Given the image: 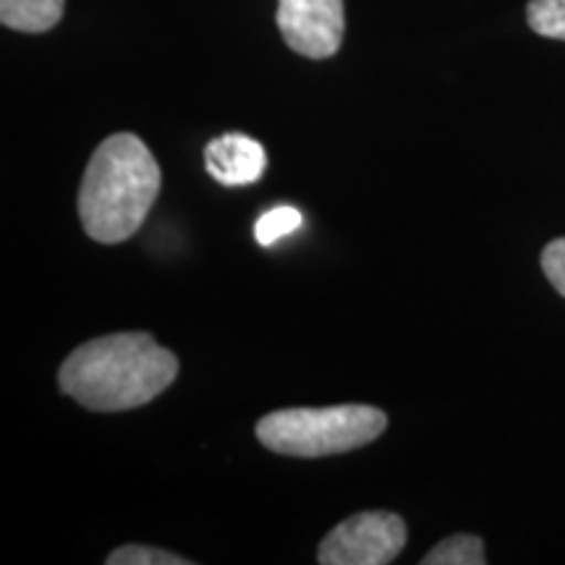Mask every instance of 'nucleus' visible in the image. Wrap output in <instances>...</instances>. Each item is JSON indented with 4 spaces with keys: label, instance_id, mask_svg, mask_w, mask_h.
Wrapping results in <instances>:
<instances>
[{
    "label": "nucleus",
    "instance_id": "obj_7",
    "mask_svg": "<svg viewBox=\"0 0 565 565\" xmlns=\"http://www.w3.org/2000/svg\"><path fill=\"white\" fill-rule=\"evenodd\" d=\"M66 0H0V21L17 32H47L58 24Z\"/></svg>",
    "mask_w": 565,
    "mask_h": 565
},
{
    "label": "nucleus",
    "instance_id": "obj_3",
    "mask_svg": "<svg viewBox=\"0 0 565 565\" xmlns=\"http://www.w3.org/2000/svg\"><path fill=\"white\" fill-rule=\"evenodd\" d=\"M385 429L387 416L364 404L280 408L257 422V440L280 456L322 458L370 445Z\"/></svg>",
    "mask_w": 565,
    "mask_h": 565
},
{
    "label": "nucleus",
    "instance_id": "obj_10",
    "mask_svg": "<svg viewBox=\"0 0 565 565\" xmlns=\"http://www.w3.org/2000/svg\"><path fill=\"white\" fill-rule=\"evenodd\" d=\"M526 21L542 38L565 42V0H529Z\"/></svg>",
    "mask_w": 565,
    "mask_h": 565
},
{
    "label": "nucleus",
    "instance_id": "obj_5",
    "mask_svg": "<svg viewBox=\"0 0 565 565\" xmlns=\"http://www.w3.org/2000/svg\"><path fill=\"white\" fill-rule=\"evenodd\" d=\"M278 30L303 58L324 61L341 51L345 34L343 0H278Z\"/></svg>",
    "mask_w": 565,
    "mask_h": 565
},
{
    "label": "nucleus",
    "instance_id": "obj_1",
    "mask_svg": "<svg viewBox=\"0 0 565 565\" xmlns=\"http://www.w3.org/2000/svg\"><path fill=\"white\" fill-rule=\"evenodd\" d=\"M175 377L179 359L150 333H116L74 349L58 385L89 412H129L166 393Z\"/></svg>",
    "mask_w": 565,
    "mask_h": 565
},
{
    "label": "nucleus",
    "instance_id": "obj_8",
    "mask_svg": "<svg viewBox=\"0 0 565 565\" xmlns=\"http://www.w3.org/2000/svg\"><path fill=\"white\" fill-rule=\"evenodd\" d=\"M484 542L475 534H454L448 540L437 542L427 555L422 557V565H484Z\"/></svg>",
    "mask_w": 565,
    "mask_h": 565
},
{
    "label": "nucleus",
    "instance_id": "obj_9",
    "mask_svg": "<svg viewBox=\"0 0 565 565\" xmlns=\"http://www.w3.org/2000/svg\"><path fill=\"white\" fill-rule=\"evenodd\" d=\"M303 223V215L296 207H288V204H280V207L267 210L263 217H259L257 225H254V236L263 246H273L278 238L291 236L294 231H299Z\"/></svg>",
    "mask_w": 565,
    "mask_h": 565
},
{
    "label": "nucleus",
    "instance_id": "obj_2",
    "mask_svg": "<svg viewBox=\"0 0 565 565\" xmlns=\"http://www.w3.org/2000/svg\"><path fill=\"white\" fill-rule=\"evenodd\" d=\"M162 186L160 166L137 134H113L92 152L79 217L97 244H124L141 228Z\"/></svg>",
    "mask_w": 565,
    "mask_h": 565
},
{
    "label": "nucleus",
    "instance_id": "obj_11",
    "mask_svg": "<svg viewBox=\"0 0 565 565\" xmlns=\"http://www.w3.org/2000/svg\"><path fill=\"white\" fill-rule=\"evenodd\" d=\"M108 565H189L186 557L168 553V550L147 547V545H126L113 550L108 555Z\"/></svg>",
    "mask_w": 565,
    "mask_h": 565
},
{
    "label": "nucleus",
    "instance_id": "obj_4",
    "mask_svg": "<svg viewBox=\"0 0 565 565\" xmlns=\"http://www.w3.org/2000/svg\"><path fill=\"white\" fill-rule=\"evenodd\" d=\"M406 524L387 511L356 513L324 534L317 550L322 565H387L406 547Z\"/></svg>",
    "mask_w": 565,
    "mask_h": 565
},
{
    "label": "nucleus",
    "instance_id": "obj_6",
    "mask_svg": "<svg viewBox=\"0 0 565 565\" xmlns=\"http://www.w3.org/2000/svg\"><path fill=\"white\" fill-rule=\"evenodd\" d=\"M204 168L223 186H246L263 179L267 171V152L257 139L231 131L207 141Z\"/></svg>",
    "mask_w": 565,
    "mask_h": 565
},
{
    "label": "nucleus",
    "instance_id": "obj_12",
    "mask_svg": "<svg viewBox=\"0 0 565 565\" xmlns=\"http://www.w3.org/2000/svg\"><path fill=\"white\" fill-rule=\"evenodd\" d=\"M542 270L561 296H565V238H555L542 252Z\"/></svg>",
    "mask_w": 565,
    "mask_h": 565
}]
</instances>
